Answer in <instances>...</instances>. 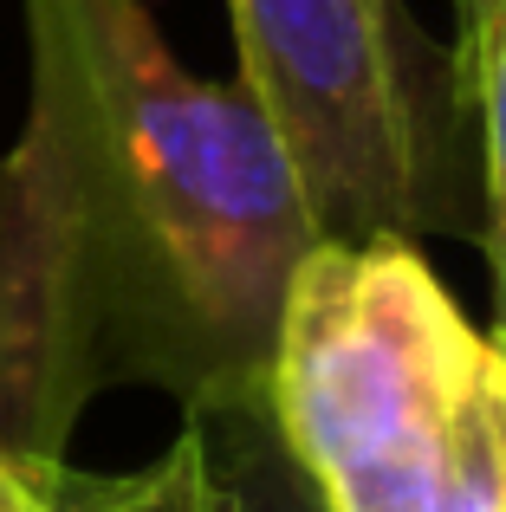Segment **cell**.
Returning a JSON list of instances; mask_svg holds the SVG:
<instances>
[{
    "label": "cell",
    "mask_w": 506,
    "mask_h": 512,
    "mask_svg": "<svg viewBox=\"0 0 506 512\" xmlns=\"http://www.w3.org/2000/svg\"><path fill=\"white\" fill-rule=\"evenodd\" d=\"M39 91L0 169V441L59 461L91 389L195 409L266 396L279 312L318 247L273 124L195 78L143 0H33Z\"/></svg>",
    "instance_id": "cell-1"
},
{
    "label": "cell",
    "mask_w": 506,
    "mask_h": 512,
    "mask_svg": "<svg viewBox=\"0 0 506 512\" xmlns=\"http://www.w3.org/2000/svg\"><path fill=\"white\" fill-rule=\"evenodd\" d=\"M266 415L325 512H506V344L416 240H318L299 260Z\"/></svg>",
    "instance_id": "cell-2"
},
{
    "label": "cell",
    "mask_w": 506,
    "mask_h": 512,
    "mask_svg": "<svg viewBox=\"0 0 506 512\" xmlns=\"http://www.w3.org/2000/svg\"><path fill=\"white\" fill-rule=\"evenodd\" d=\"M241 91L286 150L318 240H481L455 78L403 0H228Z\"/></svg>",
    "instance_id": "cell-3"
},
{
    "label": "cell",
    "mask_w": 506,
    "mask_h": 512,
    "mask_svg": "<svg viewBox=\"0 0 506 512\" xmlns=\"http://www.w3.org/2000/svg\"><path fill=\"white\" fill-rule=\"evenodd\" d=\"M189 422L208 454V506L215 512H325L292 448L279 441L266 396L215 402V409H195Z\"/></svg>",
    "instance_id": "cell-4"
},
{
    "label": "cell",
    "mask_w": 506,
    "mask_h": 512,
    "mask_svg": "<svg viewBox=\"0 0 506 512\" xmlns=\"http://www.w3.org/2000/svg\"><path fill=\"white\" fill-rule=\"evenodd\" d=\"M52 512H215L208 506V454L195 422L137 474H78L65 461H39Z\"/></svg>",
    "instance_id": "cell-5"
},
{
    "label": "cell",
    "mask_w": 506,
    "mask_h": 512,
    "mask_svg": "<svg viewBox=\"0 0 506 512\" xmlns=\"http://www.w3.org/2000/svg\"><path fill=\"white\" fill-rule=\"evenodd\" d=\"M468 111L481 117V247H487L494 305H500L494 338L506 344V0L494 13V33H487L481 65H474Z\"/></svg>",
    "instance_id": "cell-6"
},
{
    "label": "cell",
    "mask_w": 506,
    "mask_h": 512,
    "mask_svg": "<svg viewBox=\"0 0 506 512\" xmlns=\"http://www.w3.org/2000/svg\"><path fill=\"white\" fill-rule=\"evenodd\" d=\"M455 13H461V46H455V98H461V111H468V85H474V65H481V52H487V33H494V13H500V0H455Z\"/></svg>",
    "instance_id": "cell-7"
},
{
    "label": "cell",
    "mask_w": 506,
    "mask_h": 512,
    "mask_svg": "<svg viewBox=\"0 0 506 512\" xmlns=\"http://www.w3.org/2000/svg\"><path fill=\"white\" fill-rule=\"evenodd\" d=\"M0 512H52L39 461H20L13 448H0Z\"/></svg>",
    "instance_id": "cell-8"
}]
</instances>
